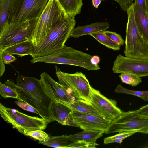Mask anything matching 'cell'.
Segmentation results:
<instances>
[{"label":"cell","instance_id":"1","mask_svg":"<svg viewBox=\"0 0 148 148\" xmlns=\"http://www.w3.org/2000/svg\"><path fill=\"white\" fill-rule=\"evenodd\" d=\"M17 72V83L12 80V83L18 94V100L25 102L34 108L48 124L53 121L50 109L56 101L45 91L40 80L24 76Z\"/></svg>","mask_w":148,"mask_h":148},{"label":"cell","instance_id":"2","mask_svg":"<svg viewBox=\"0 0 148 148\" xmlns=\"http://www.w3.org/2000/svg\"><path fill=\"white\" fill-rule=\"evenodd\" d=\"M76 21L63 8L53 21L45 36L33 44L30 55L33 58L51 54L62 48L70 36Z\"/></svg>","mask_w":148,"mask_h":148},{"label":"cell","instance_id":"3","mask_svg":"<svg viewBox=\"0 0 148 148\" xmlns=\"http://www.w3.org/2000/svg\"><path fill=\"white\" fill-rule=\"evenodd\" d=\"M92 56L81 51L64 45L55 52L47 56L33 58L30 60L34 64L37 62L67 64L78 66L88 70H98L99 65L93 64L91 62Z\"/></svg>","mask_w":148,"mask_h":148},{"label":"cell","instance_id":"4","mask_svg":"<svg viewBox=\"0 0 148 148\" xmlns=\"http://www.w3.org/2000/svg\"><path fill=\"white\" fill-rule=\"evenodd\" d=\"M134 8V2L127 11L128 21L124 53L126 56L148 59V42L141 36L138 29Z\"/></svg>","mask_w":148,"mask_h":148},{"label":"cell","instance_id":"5","mask_svg":"<svg viewBox=\"0 0 148 148\" xmlns=\"http://www.w3.org/2000/svg\"><path fill=\"white\" fill-rule=\"evenodd\" d=\"M49 0H11L8 24L38 19Z\"/></svg>","mask_w":148,"mask_h":148},{"label":"cell","instance_id":"6","mask_svg":"<svg viewBox=\"0 0 148 148\" xmlns=\"http://www.w3.org/2000/svg\"><path fill=\"white\" fill-rule=\"evenodd\" d=\"M1 117L11 124L24 135L27 132L45 129L48 124L43 118L32 116L20 112L17 109L7 108L0 103Z\"/></svg>","mask_w":148,"mask_h":148},{"label":"cell","instance_id":"7","mask_svg":"<svg viewBox=\"0 0 148 148\" xmlns=\"http://www.w3.org/2000/svg\"><path fill=\"white\" fill-rule=\"evenodd\" d=\"M38 19L19 23H6L0 30V50L30 40Z\"/></svg>","mask_w":148,"mask_h":148},{"label":"cell","instance_id":"8","mask_svg":"<svg viewBox=\"0 0 148 148\" xmlns=\"http://www.w3.org/2000/svg\"><path fill=\"white\" fill-rule=\"evenodd\" d=\"M56 69L59 83L71 90L76 99L90 102L93 88L85 75L81 72H62L56 66Z\"/></svg>","mask_w":148,"mask_h":148},{"label":"cell","instance_id":"9","mask_svg":"<svg viewBox=\"0 0 148 148\" xmlns=\"http://www.w3.org/2000/svg\"><path fill=\"white\" fill-rule=\"evenodd\" d=\"M130 130L148 134V117L138 113L136 110L123 112L116 119L110 123L106 134Z\"/></svg>","mask_w":148,"mask_h":148},{"label":"cell","instance_id":"10","mask_svg":"<svg viewBox=\"0 0 148 148\" xmlns=\"http://www.w3.org/2000/svg\"><path fill=\"white\" fill-rule=\"evenodd\" d=\"M62 7L58 0H49L34 26L30 40L33 44L47 35L51 24Z\"/></svg>","mask_w":148,"mask_h":148},{"label":"cell","instance_id":"11","mask_svg":"<svg viewBox=\"0 0 148 148\" xmlns=\"http://www.w3.org/2000/svg\"><path fill=\"white\" fill-rule=\"evenodd\" d=\"M114 73H127L141 77L148 76V59L133 58L118 55L112 69Z\"/></svg>","mask_w":148,"mask_h":148},{"label":"cell","instance_id":"12","mask_svg":"<svg viewBox=\"0 0 148 148\" xmlns=\"http://www.w3.org/2000/svg\"><path fill=\"white\" fill-rule=\"evenodd\" d=\"M44 88L56 102L70 106L76 99L71 91L56 82L45 72L40 75Z\"/></svg>","mask_w":148,"mask_h":148},{"label":"cell","instance_id":"13","mask_svg":"<svg viewBox=\"0 0 148 148\" xmlns=\"http://www.w3.org/2000/svg\"><path fill=\"white\" fill-rule=\"evenodd\" d=\"M90 102L102 116L110 122L118 118L123 112L117 106L116 101L107 98L93 88Z\"/></svg>","mask_w":148,"mask_h":148},{"label":"cell","instance_id":"14","mask_svg":"<svg viewBox=\"0 0 148 148\" xmlns=\"http://www.w3.org/2000/svg\"><path fill=\"white\" fill-rule=\"evenodd\" d=\"M72 114L77 127L83 130H101L104 133L110 123L102 116L73 110Z\"/></svg>","mask_w":148,"mask_h":148},{"label":"cell","instance_id":"15","mask_svg":"<svg viewBox=\"0 0 148 148\" xmlns=\"http://www.w3.org/2000/svg\"><path fill=\"white\" fill-rule=\"evenodd\" d=\"M73 110L70 106L56 101L50 109L53 121H56L62 125L76 127L72 114Z\"/></svg>","mask_w":148,"mask_h":148},{"label":"cell","instance_id":"16","mask_svg":"<svg viewBox=\"0 0 148 148\" xmlns=\"http://www.w3.org/2000/svg\"><path fill=\"white\" fill-rule=\"evenodd\" d=\"M110 25L108 22H97L82 26H78L72 30L70 36L76 38L87 35L103 32L108 28Z\"/></svg>","mask_w":148,"mask_h":148},{"label":"cell","instance_id":"17","mask_svg":"<svg viewBox=\"0 0 148 148\" xmlns=\"http://www.w3.org/2000/svg\"><path fill=\"white\" fill-rule=\"evenodd\" d=\"M134 14L138 29L141 36L148 42V20L146 14L134 0Z\"/></svg>","mask_w":148,"mask_h":148},{"label":"cell","instance_id":"18","mask_svg":"<svg viewBox=\"0 0 148 148\" xmlns=\"http://www.w3.org/2000/svg\"><path fill=\"white\" fill-rule=\"evenodd\" d=\"M104 132L101 130H83L81 132L75 134L69 135L70 139L73 141H78L85 142L97 146V140L101 137Z\"/></svg>","mask_w":148,"mask_h":148},{"label":"cell","instance_id":"19","mask_svg":"<svg viewBox=\"0 0 148 148\" xmlns=\"http://www.w3.org/2000/svg\"><path fill=\"white\" fill-rule=\"evenodd\" d=\"M33 46L32 42L30 40L18 43L4 49V51L11 54L16 55L18 57L30 55Z\"/></svg>","mask_w":148,"mask_h":148},{"label":"cell","instance_id":"20","mask_svg":"<svg viewBox=\"0 0 148 148\" xmlns=\"http://www.w3.org/2000/svg\"><path fill=\"white\" fill-rule=\"evenodd\" d=\"M69 106L73 110L103 117L90 102L83 99H76Z\"/></svg>","mask_w":148,"mask_h":148},{"label":"cell","instance_id":"21","mask_svg":"<svg viewBox=\"0 0 148 148\" xmlns=\"http://www.w3.org/2000/svg\"><path fill=\"white\" fill-rule=\"evenodd\" d=\"M66 13L71 17L75 18L79 14L83 5V0H58Z\"/></svg>","mask_w":148,"mask_h":148},{"label":"cell","instance_id":"22","mask_svg":"<svg viewBox=\"0 0 148 148\" xmlns=\"http://www.w3.org/2000/svg\"><path fill=\"white\" fill-rule=\"evenodd\" d=\"M73 142L69 138V135L51 136L45 140L39 141L38 143L47 146L57 148H67Z\"/></svg>","mask_w":148,"mask_h":148},{"label":"cell","instance_id":"23","mask_svg":"<svg viewBox=\"0 0 148 148\" xmlns=\"http://www.w3.org/2000/svg\"><path fill=\"white\" fill-rule=\"evenodd\" d=\"M90 35L96 39L99 43L107 48L114 50H119L121 45L115 42L107 36L103 32H101L90 34Z\"/></svg>","mask_w":148,"mask_h":148},{"label":"cell","instance_id":"24","mask_svg":"<svg viewBox=\"0 0 148 148\" xmlns=\"http://www.w3.org/2000/svg\"><path fill=\"white\" fill-rule=\"evenodd\" d=\"M12 80H8L4 84L0 82V94L2 97L6 99L11 98L18 99V94L13 86Z\"/></svg>","mask_w":148,"mask_h":148},{"label":"cell","instance_id":"25","mask_svg":"<svg viewBox=\"0 0 148 148\" xmlns=\"http://www.w3.org/2000/svg\"><path fill=\"white\" fill-rule=\"evenodd\" d=\"M138 132V130H130L119 132L115 135L105 138L103 143L105 144L114 143H121L125 138Z\"/></svg>","mask_w":148,"mask_h":148},{"label":"cell","instance_id":"26","mask_svg":"<svg viewBox=\"0 0 148 148\" xmlns=\"http://www.w3.org/2000/svg\"><path fill=\"white\" fill-rule=\"evenodd\" d=\"M11 0H0V30L6 23Z\"/></svg>","mask_w":148,"mask_h":148},{"label":"cell","instance_id":"27","mask_svg":"<svg viewBox=\"0 0 148 148\" xmlns=\"http://www.w3.org/2000/svg\"><path fill=\"white\" fill-rule=\"evenodd\" d=\"M115 92L135 95L141 98L144 101H148V91H141L130 90L124 88L119 84L116 88Z\"/></svg>","mask_w":148,"mask_h":148},{"label":"cell","instance_id":"28","mask_svg":"<svg viewBox=\"0 0 148 148\" xmlns=\"http://www.w3.org/2000/svg\"><path fill=\"white\" fill-rule=\"evenodd\" d=\"M119 77L122 82L133 86H137L142 82L141 77L131 73H121Z\"/></svg>","mask_w":148,"mask_h":148},{"label":"cell","instance_id":"29","mask_svg":"<svg viewBox=\"0 0 148 148\" xmlns=\"http://www.w3.org/2000/svg\"><path fill=\"white\" fill-rule=\"evenodd\" d=\"M27 136H29L39 141H44L48 137V135L41 130H37L29 132H27L24 134Z\"/></svg>","mask_w":148,"mask_h":148},{"label":"cell","instance_id":"30","mask_svg":"<svg viewBox=\"0 0 148 148\" xmlns=\"http://www.w3.org/2000/svg\"><path fill=\"white\" fill-rule=\"evenodd\" d=\"M104 33L111 40L121 45H123L125 43L121 36L116 33L108 30H105Z\"/></svg>","mask_w":148,"mask_h":148},{"label":"cell","instance_id":"31","mask_svg":"<svg viewBox=\"0 0 148 148\" xmlns=\"http://www.w3.org/2000/svg\"><path fill=\"white\" fill-rule=\"evenodd\" d=\"M96 146L95 145L85 142L78 141L73 142L68 146L67 148H96Z\"/></svg>","mask_w":148,"mask_h":148},{"label":"cell","instance_id":"32","mask_svg":"<svg viewBox=\"0 0 148 148\" xmlns=\"http://www.w3.org/2000/svg\"><path fill=\"white\" fill-rule=\"evenodd\" d=\"M0 56L3 59L5 64H9L15 61L17 58L14 56L6 51L0 50Z\"/></svg>","mask_w":148,"mask_h":148},{"label":"cell","instance_id":"33","mask_svg":"<svg viewBox=\"0 0 148 148\" xmlns=\"http://www.w3.org/2000/svg\"><path fill=\"white\" fill-rule=\"evenodd\" d=\"M18 106L22 109L39 115L36 110L29 104L23 101H15Z\"/></svg>","mask_w":148,"mask_h":148},{"label":"cell","instance_id":"34","mask_svg":"<svg viewBox=\"0 0 148 148\" xmlns=\"http://www.w3.org/2000/svg\"><path fill=\"white\" fill-rule=\"evenodd\" d=\"M105 1L107 0H102ZM116 1L119 4L121 10L127 11L133 3L134 0H113Z\"/></svg>","mask_w":148,"mask_h":148},{"label":"cell","instance_id":"35","mask_svg":"<svg viewBox=\"0 0 148 148\" xmlns=\"http://www.w3.org/2000/svg\"><path fill=\"white\" fill-rule=\"evenodd\" d=\"M136 111L140 114L148 117V104L142 107Z\"/></svg>","mask_w":148,"mask_h":148},{"label":"cell","instance_id":"36","mask_svg":"<svg viewBox=\"0 0 148 148\" xmlns=\"http://www.w3.org/2000/svg\"><path fill=\"white\" fill-rule=\"evenodd\" d=\"M136 1L142 10L147 13V5L146 0H134Z\"/></svg>","mask_w":148,"mask_h":148},{"label":"cell","instance_id":"37","mask_svg":"<svg viewBox=\"0 0 148 148\" xmlns=\"http://www.w3.org/2000/svg\"><path fill=\"white\" fill-rule=\"evenodd\" d=\"M5 64L0 56V76H2L5 71Z\"/></svg>","mask_w":148,"mask_h":148},{"label":"cell","instance_id":"38","mask_svg":"<svg viewBox=\"0 0 148 148\" xmlns=\"http://www.w3.org/2000/svg\"><path fill=\"white\" fill-rule=\"evenodd\" d=\"M100 61V58L97 56H94L92 57L91 59L92 63L94 65H97Z\"/></svg>","mask_w":148,"mask_h":148},{"label":"cell","instance_id":"39","mask_svg":"<svg viewBox=\"0 0 148 148\" xmlns=\"http://www.w3.org/2000/svg\"><path fill=\"white\" fill-rule=\"evenodd\" d=\"M102 0H92V5L96 8H97L101 3Z\"/></svg>","mask_w":148,"mask_h":148},{"label":"cell","instance_id":"40","mask_svg":"<svg viewBox=\"0 0 148 148\" xmlns=\"http://www.w3.org/2000/svg\"><path fill=\"white\" fill-rule=\"evenodd\" d=\"M147 5V18L148 20V0H146Z\"/></svg>","mask_w":148,"mask_h":148}]
</instances>
